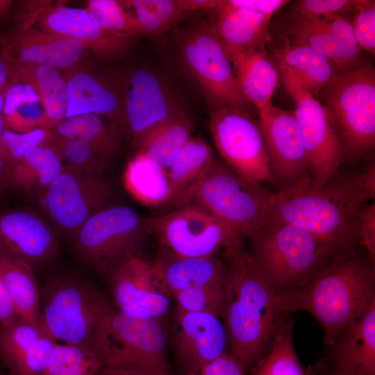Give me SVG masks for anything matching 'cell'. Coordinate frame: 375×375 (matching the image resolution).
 <instances>
[{"label":"cell","mask_w":375,"mask_h":375,"mask_svg":"<svg viewBox=\"0 0 375 375\" xmlns=\"http://www.w3.org/2000/svg\"><path fill=\"white\" fill-rule=\"evenodd\" d=\"M374 197V161L361 172L339 173L319 187L306 178L271 192L263 226L296 224L348 253L360 247L359 213Z\"/></svg>","instance_id":"cell-1"},{"label":"cell","mask_w":375,"mask_h":375,"mask_svg":"<svg viewBox=\"0 0 375 375\" xmlns=\"http://www.w3.org/2000/svg\"><path fill=\"white\" fill-rule=\"evenodd\" d=\"M223 249V317L230 354L247 369L267 353L280 324L289 315L281 312L278 292L256 267L244 238L235 237Z\"/></svg>","instance_id":"cell-2"},{"label":"cell","mask_w":375,"mask_h":375,"mask_svg":"<svg viewBox=\"0 0 375 375\" xmlns=\"http://www.w3.org/2000/svg\"><path fill=\"white\" fill-rule=\"evenodd\" d=\"M281 312L305 311L323 330L330 346L340 332L375 303V263L360 247L338 259L302 286L278 293Z\"/></svg>","instance_id":"cell-3"},{"label":"cell","mask_w":375,"mask_h":375,"mask_svg":"<svg viewBox=\"0 0 375 375\" xmlns=\"http://www.w3.org/2000/svg\"><path fill=\"white\" fill-rule=\"evenodd\" d=\"M249 240L254 264L278 293L302 286L349 253L293 224L265 225Z\"/></svg>","instance_id":"cell-4"},{"label":"cell","mask_w":375,"mask_h":375,"mask_svg":"<svg viewBox=\"0 0 375 375\" xmlns=\"http://www.w3.org/2000/svg\"><path fill=\"white\" fill-rule=\"evenodd\" d=\"M40 291L39 325L57 342L88 345L99 322L114 308L94 283L72 272L51 275Z\"/></svg>","instance_id":"cell-5"},{"label":"cell","mask_w":375,"mask_h":375,"mask_svg":"<svg viewBox=\"0 0 375 375\" xmlns=\"http://www.w3.org/2000/svg\"><path fill=\"white\" fill-rule=\"evenodd\" d=\"M88 347L102 367L170 373L162 319L130 316L114 307L99 322Z\"/></svg>","instance_id":"cell-6"},{"label":"cell","mask_w":375,"mask_h":375,"mask_svg":"<svg viewBox=\"0 0 375 375\" xmlns=\"http://www.w3.org/2000/svg\"><path fill=\"white\" fill-rule=\"evenodd\" d=\"M324 106L338 129L344 156L356 160L375 147V72L360 61L341 72L322 90Z\"/></svg>","instance_id":"cell-7"},{"label":"cell","mask_w":375,"mask_h":375,"mask_svg":"<svg viewBox=\"0 0 375 375\" xmlns=\"http://www.w3.org/2000/svg\"><path fill=\"white\" fill-rule=\"evenodd\" d=\"M271 192L215 159L195 186L188 204L208 211L242 238H249L265 223Z\"/></svg>","instance_id":"cell-8"},{"label":"cell","mask_w":375,"mask_h":375,"mask_svg":"<svg viewBox=\"0 0 375 375\" xmlns=\"http://www.w3.org/2000/svg\"><path fill=\"white\" fill-rule=\"evenodd\" d=\"M149 229L133 208L108 203L79 230L73 244L76 258L106 278L122 260L140 254Z\"/></svg>","instance_id":"cell-9"},{"label":"cell","mask_w":375,"mask_h":375,"mask_svg":"<svg viewBox=\"0 0 375 375\" xmlns=\"http://www.w3.org/2000/svg\"><path fill=\"white\" fill-rule=\"evenodd\" d=\"M178 49L212 110L233 107L249 112V103L238 88L231 60L210 23L201 20L188 26Z\"/></svg>","instance_id":"cell-10"},{"label":"cell","mask_w":375,"mask_h":375,"mask_svg":"<svg viewBox=\"0 0 375 375\" xmlns=\"http://www.w3.org/2000/svg\"><path fill=\"white\" fill-rule=\"evenodd\" d=\"M209 127L228 165L255 182L274 181L260 122L249 112L233 107L211 110Z\"/></svg>","instance_id":"cell-11"},{"label":"cell","mask_w":375,"mask_h":375,"mask_svg":"<svg viewBox=\"0 0 375 375\" xmlns=\"http://www.w3.org/2000/svg\"><path fill=\"white\" fill-rule=\"evenodd\" d=\"M112 194L111 183L102 175L65 165L43 195L46 211L56 228L74 240L88 219L110 203Z\"/></svg>","instance_id":"cell-12"},{"label":"cell","mask_w":375,"mask_h":375,"mask_svg":"<svg viewBox=\"0 0 375 375\" xmlns=\"http://www.w3.org/2000/svg\"><path fill=\"white\" fill-rule=\"evenodd\" d=\"M296 103L294 110L307 153L310 178L319 187L340 173L344 159L342 142L328 111L294 80L282 75Z\"/></svg>","instance_id":"cell-13"},{"label":"cell","mask_w":375,"mask_h":375,"mask_svg":"<svg viewBox=\"0 0 375 375\" xmlns=\"http://www.w3.org/2000/svg\"><path fill=\"white\" fill-rule=\"evenodd\" d=\"M168 251L186 257H207L215 253L237 235L223 221L192 203L169 212L145 218Z\"/></svg>","instance_id":"cell-14"},{"label":"cell","mask_w":375,"mask_h":375,"mask_svg":"<svg viewBox=\"0 0 375 375\" xmlns=\"http://www.w3.org/2000/svg\"><path fill=\"white\" fill-rule=\"evenodd\" d=\"M106 279L114 307L126 315L162 319L169 309L172 295L153 263L140 254L122 260Z\"/></svg>","instance_id":"cell-15"},{"label":"cell","mask_w":375,"mask_h":375,"mask_svg":"<svg viewBox=\"0 0 375 375\" xmlns=\"http://www.w3.org/2000/svg\"><path fill=\"white\" fill-rule=\"evenodd\" d=\"M258 111L274 181L286 187L310 178L307 153L294 111L272 103Z\"/></svg>","instance_id":"cell-16"},{"label":"cell","mask_w":375,"mask_h":375,"mask_svg":"<svg viewBox=\"0 0 375 375\" xmlns=\"http://www.w3.org/2000/svg\"><path fill=\"white\" fill-rule=\"evenodd\" d=\"M0 251L23 260L35 272L51 267L60 253L53 228L36 212L20 209L0 213Z\"/></svg>","instance_id":"cell-17"},{"label":"cell","mask_w":375,"mask_h":375,"mask_svg":"<svg viewBox=\"0 0 375 375\" xmlns=\"http://www.w3.org/2000/svg\"><path fill=\"white\" fill-rule=\"evenodd\" d=\"M182 112L165 84L154 72L139 68L132 73L123 99L122 126L135 140Z\"/></svg>","instance_id":"cell-18"},{"label":"cell","mask_w":375,"mask_h":375,"mask_svg":"<svg viewBox=\"0 0 375 375\" xmlns=\"http://www.w3.org/2000/svg\"><path fill=\"white\" fill-rule=\"evenodd\" d=\"M173 344L185 375L226 353L228 336L219 317L176 309Z\"/></svg>","instance_id":"cell-19"},{"label":"cell","mask_w":375,"mask_h":375,"mask_svg":"<svg viewBox=\"0 0 375 375\" xmlns=\"http://www.w3.org/2000/svg\"><path fill=\"white\" fill-rule=\"evenodd\" d=\"M57 343L40 325L20 319L0 328V362L8 375H43Z\"/></svg>","instance_id":"cell-20"},{"label":"cell","mask_w":375,"mask_h":375,"mask_svg":"<svg viewBox=\"0 0 375 375\" xmlns=\"http://www.w3.org/2000/svg\"><path fill=\"white\" fill-rule=\"evenodd\" d=\"M328 348L330 370L338 375H375V303Z\"/></svg>","instance_id":"cell-21"},{"label":"cell","mask_w":375,"mask_h":375,"mask_svg":"<svg viewBox=\"0 0 375 375\" xmlns=\"http://www.w3.org/2000/svg\"><path fill=\"white\" fill-rule=\"evenodd\" d=\"M212 10L215 16L210 24L231 62L238 56L265 51L271 37L272 17L234 6L227 1H222Z\"/></svg>","instance_id":"cell-22"},{"label":"cell","mask_w":375,"mask_h":375,"mask_svg":"<svg viewBox=\"0 0 375 375\" xmlns=\"http://www.w3.org/2000/svg\"><path fill=\"white\" fill-rule=\"evenodd\" d=\"M153 263L172 297L189 288L224 282V262L215 256L186 257L168 251Z\"/></svg>","instance_id":"cell-23"},{"label":"cell","mask_w":375,"mask_h":375,"mask_svg":"<svg viewBox=\"0 0 375 375\" xmlns=\"http://www.w3.org/2000/svg\"><path fill=\"white\" fill-rule=\"evenodd\" d=\"M282 42L273 53L281 75L290 77L310 94L320 91L341 72L324 55L305 46L292 45L283 38Z\"/></svg>","instance_id":"cell-24"},{"label":"cell","mask_w":375,"mask_h":375,"mask_svg":"<svg viewBox=\"0 0 375 375\" xmlns=\"http://www.w3.org/2000/svg\"><path fill=\"white\" fill-rule=\"evenodd\" d=\"M68 99L65 117L83 114L108 117L112 124L122 126L123 99L112 87L84 72L67 81Z\"/></svg>","instance_id":"cell-25"},{"label":"cell","mask_w":375,"mask_h":375,"mask_svg":"<svg viewBox=\"0 0 375 375\" xmlns=\"http://www.w3.org/2000/svg\"><path fill=\"white\" fill-rule=\"evenodd\" d=\"M283 26V38L292 45L309 47L331 59L341 72L360 62L352 60L331 33L326 21L303 17L297 12Z\"/></svg>","instance_id":"cell-26"},{"label":"cell","mask_w":375,"mask_h":375,"mask_svg":"<svg viewBox=\"0 0 375 375\" xmlns=\"http://www.w3.org/2000/svg\"><path fill=\"white\" fill-rule=\"evenodd\" d=\"M215 160L203 139L192 136L167 169L176 207L187 205L192 192Z\"/></svg>","instance_id":"cell-27"},{"label":"cell","mask_w":375,"mask_h":375,"mask_svg":"<svg viewBox=\"0 0 375 375\" xmlns=\"http://www.w3.org/2000/svg\"><path fill=\"white\" fill-rule=\"evenodd\" d=\"M0 277L21 319L39 325L40 291L34 270L19 258L0 251Z\"/></svg>","instance_id":"cell-28"},{"label":"cell","mask_w":375,"mask_h":375,"mask_svg":"<svg viewBox=\"0 0 375 375\" xmlns=\"http://www.w3.org/2000/svg\"><path fill=\"white\" fill-rule=\"evenodd\" d=\"M232 64L244 98L258 110L272 103L278 76L265 51L238 56L232 60Z\"/></svg>","instance_id":"cell-29"},{"label":"cell","mask_w":375,"mask_h":375,"mask_svg":"<svg viewBox=\"0 0 375 375\" xmlns=\"http://www.w3.org/2000/svg\"><path fill=\"white\" fill-rule=\"evenodd\" d=\"M85 47L84 41L66 37L31 44L16 38L7 45L3 55L9 62L37 64L58 69L76 62Z\"/></svg>","instance_id":"cell-30"},{"label":"cell","mask_w":375,"mask_h":375,"mask_svg":"<svg viewBox=\"0 0 375 375\" xmlns=\"http://www.w3.org/2000/svg\"><path fill=\"white\" fill-rule=\"evenodd\" d=\"M124 183L128 192L144 206L157 207L172 203L173 191L167 170L142 154L136 153L127 164Z\"/></svg>","instance_id":"cell-31"},{"label":"cell","mask_w":375,"mask_h":375,"mask_svg":"<svg viewBox=\"0 0 375 375\" xmlns=\"http://www.w3.org/2000/svg\"><path fill=\"white\" fill-rule=\"evenodd\" d=\"M193 124L182 112L151 129L136 140L138 151L167 170L192 137Z\"/></svg>","instance_id":"cell-32"},{"label":"cell","mask_w":375,"mask_h":375,"mask_svg":"<svg viewBox=\"0 0 375 375\" xmlns=\"http://www.w3.org/2000/svg\"><path fill=\"white\" fill-rule=\"evenodd\" d=\"M64 167L60 153L49 146H40L10 167L9 186L43 194Z\"/></svg>","instance_id":"cell-33"},{"label":"cell","mask_w":375,"mask_h":375,"mask_svg":"<svg viewBox=\"0 0 375 375\" xmlns=\"http://www.w3.org/2000/svg\"><path fill=\"white\" fill-rule=\"evenodd\" d=\"M288 316L280 324L267 353L251 367L250 375H306L293 344L294 322Z\"/></svg>","instance_id":"cell-34"},{"label":"cell","mask_w":375,"mask_h":375,"mask_svg":"<svg viewBox=\"0 0 375 375\" xmlns=\"http://www.w3.org/2000/svg\"><path fill=\"white\" fill-rule=\"evenodd\" d=\"M58 134L64 139H81L90 143L110 158L120 142L118 127L107 124L95 114H83L64 118L58 122Z\"/></svg>","instance_id":"cell-35"},{"label":"cell","mask_w":375,"mask_h":375,"mask_svg":"<svg viewBox=\"0 0 375 375\" xmlns=\"http://www.w3.org/2000/svg\"><path fill=\"white\" fill-rule=\"evenodd\" d=\"M140 34L158 35L171 29L185 13L181 0H132Z\"/></svg>","instance_id":"cell-36"},{"label":"cell","mask_w":375,"mask_h":375,"mask_svg":"<svg viewBox=\"0 0 375 375\" xmlns=\"http://www.w3.org/2000/svg\"><path fill=\"white\" fill-rule=\"evenodd\" d=\"M101 367L88 345L57 343L43 375H97Z\"/></svg>","instance_id":"cell-37"},{"label":"cell","mask_w":375,"mask_h":375,"mask_svg":"<svg viewBox=\"0 0 375 375\" xmlns=\"http://www.w3.org/2000/svg\"><path fill=\"white\" fill-rule=\"evenodd\" d=\"M35 76L47 115L53 121H61L67 107V82L57 69L47 65L38 66Z\"/></svg>","instance_id":"cell-38"},{"label":"cell","mask_w":375,"mask_h":375,"mask_svg":"<svg viewBox=\"0 0 375 375\" xmlns=\"http://www.w3.org/2000/svg\"><path fill=\"white\" fill-rule=\"evenodd\" d=\"M224 282L189 288L172 295L179 310L223 317Z\"/></svg>","instance_id":"cell-39"},{"label":"cell","mask_w":375,"mask_h":375,"mask_svg":"<svg viewBox=\"0 0 375 375\" xmlns=\"http://www.w3.org/2000/svg\"><path fill=\"white\" fill-rule=\"evenodd\" d=\"M88 8L92 17L104 29L127 38L140 35L135 17L126 13L119 1L91 0Z\"/></svg>","instance_id":"cell-40"},{"label":"cell","mask_w":375,"mask_h":375,"mask_svg":"<svg viewBox=\"0 0 375 375\" xmlns=\"http://www.w3.org/2000/svg\"><path fill=\"white\" fill-rule=\"evenodd\" d=\"M60 154L67 166L95 174L102 175L109 164L110 158L81 139H65Z\"/></svg>","instance_id":"cell-41"},{"label":"cell","mask_w":375,"mask_h":375,"mask_svg":"<svg viewBox=\"0 0 375 375\" xmlns=\"http://www.w3.org/2000/svg\"><path fill=\"white\" fill-rule=\"evenodd\" d=\"M47 137V133L42 128H35L27 132L6 129L0 140V153L10 168L37 147L44 145Z\"/></svg>","instance_id":"cell-42"},{"label":"cell","mask_w":375,"mask_h":375,"mask_svg":"<svg viewBox=\"0 0 375 375\" xmlns=\"http://www.w3.org/2000/svg\"><path fill=\"white\" fill-rule=\"evenodd\" d=\"M360 1L300 0L295 2L294 9L295 12L303 17L328 22L335 16L344 17V15L356 10Z\"/></svg>","instance_id":"cell-43"},{"label":"cell","mask_w":375,"mask_h":375,"mask_svg":"<svg viewBox=\"0 0 375 375\" xmlns=\"http://www.w3.org/2000/svg\"><path fill=\"white\" fill-rule=\"evenodd\" d=\"M351 23L359 50L375 53L374 1H360Z\"/></svg>","instance_id":"cell-44"},{"label":"cell","mask_w":375,"mask_h":375,"mask_svg":"<svg viewBox=\"0 0 375 375\" xmlns=\"http://www.w3.org/2000/svg\"><path fill=\"white\" fill-rule=\"evenodd\" d=\"M39 90L33 85L22 81H13L4 91V120L12 117L18 108L26 103L40 102Z\"/></svg>","instance_id":"cell-45"},{"label":"cell","mask_w":375,"mask_h":375,"mask_svg":"<svg viewBox=\"0 0 375 375\" xmlns=\"http://www.w3.org/2000/svg\"><path fill=\"white\" fill-rule=\"evenodd\" d=\"M358 236L360 246L375 263V204L365 205L358 220Z\"/></svg>","instance_id":"cell-46"},{"label":"cell","mask_w":375,"mask_h":375,"mask_svg":"<svg viewBox=\"0 0 375 375\" xmlns=\"http://www.w3.org/2000/svg\"><path fill=\"white\" fill-rule=\"evenodd\" d=\"M327 23L331 33L349 57L356 62H360V50L351 23L342 16H335Z\"/></svg>","instance_id":"cell-47"},{"label":"cell","mask_w":375,"mask_h":375,"mask_svg":"<svg viewBox=\"0 0 375 375\" xmlns=\"http://www.w3.org/2000/svg\"><path fill=\"white\" fill-rule=\"evenodd\" d=\"M188 375H246V369L226 353Z\"/></svg>","instance_id":"cell-48"},{"label":"cell","mask_w":375,"mask_h":375,"mask_svg":"<svg viewBox=\"0 0 375 375\" xmlns=\"http://www.w3.org/2000/svg\"><path fill=\"white\" fill-rule=\"evenodd\" d=\"M227 1L234 6L270 17L289 2L285 0H227Z\"/></svg>","instance_id":"cell-49"},{"label":"cell","mask_w":375,"mask_h":375,"mask_svg":"<svg viewBox=\"0 0 375 375\" xmlns=\"http://www.w3.org/2000/svg\"><path fill=\"white\" fill-rule=\"evenodd\" d=\"M20 319L14 302L0 277V328L8 327Z\"/></svg>","instance_id":"cell-50"},{"label":"cell","mask_w":375,"mask_h":375,"mask_svg":"<svg viewBox=\"0 0 375 375\" xmlns=\"http://www.w3.org/2000/svg\"><path fill=\"white\" fill-rule=\"evenodd\" d=\"M98 375H171L170 373L159 372L127 367H102Z\"/></svg>","instance_id":"cell-51"},{"label":"cell","mask_w":375,"mask_h":375,"mask_svg":"<svg viewBox=\"0 0 375 375\" xmlns=\"http://www.w3.org/2000/svg\"><path fill=\"white\" fill-rule=\"evenodd\" d=\"M222 0H181L184 12L200 10H214L222 3Z\"/></svg>","instance_id":"cell-52"},{"label":"cell","mask_w":375,"mask_h":375,"mask_svg":"<svg viewBox=\"0 0 375 375\" xmlns=\"http://www.w3.org/2000/svg\"><path fill=\"white\" fill-rule=\"evenodd\" d=\"M8 78V60L3 54L1 56H0V92L6 88Z\"/></svg>","instance_id":"cell-53"},{"label":"cell","mask_w":375,"mask_h":375,"mask_svg":"<svg viewBox=\"0 0 375 375\" xmlns=\"http://www.w3.org/2000/svg\"><path fill=\"white\" fill-rule=\"evenodd\" d=\"M10 166L0 153V190L9 186Z\"/></svg>","instance_id":"cell-54"},{"label":"cell","mask_w":375,"mask_h":375,"mask_svg":"<svg viewBox=\"0 0 375 375\" xmlns=\"http://www.w3.org/2000/svg\"><path fill=\"white\" fill-rule=\"evenodd\" d=\"M5 89L0 92V140L3 135V132L6 130V124H5V120H4V117H3Z\"/></svg>","instance_id":"cell-55"},{"label":"cell","mask_w":375,"mask_h":375,"mask_svg":"<svg viewBox=\"0 0 375 375\" xmlns=\"http://www.w3.org/2000/svg\"><path fill=\"white\" fill-rule=\"evenodd\" d=\"M328 375H338L337 374L334 373L333 372L331 371L329 369V373H328Z\"/></svg>","instance_id":"cell-56"},{"label":"cell","mask_w":375,"mask_h":375,"mask_svg":"<svg viewBox=\"0 0 375 375\" xmlns=\"http://www.w3.org/2000/svg\"><path fill=\"white\" fill-rule=\"evenodd\" d=\"M98 375V374H97Z\"/></svg>","instance_id":"cell-57"}]
</instances>
